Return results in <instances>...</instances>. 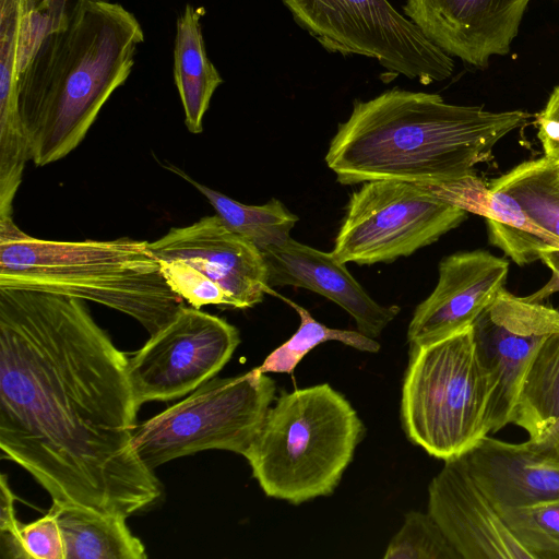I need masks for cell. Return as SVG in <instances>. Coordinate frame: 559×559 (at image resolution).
<instances>
[{
    "instance_id": "obj_3",
    "label": "cell",
    "mask_w": 559,
    "mask_h": 559,
    "mask_svg": "<svg viewBox=\"0 0 559 559\" xmlns=\"http://www.w3.org/2000/svg\"><path fill=\"white\" fill-rule=\"evenodd\" d=\"M144 33L121 4L82 0L50 32L21 72L17 103L29 157L36 166L70 154L102 107L131 73Z\"/></svg>"
},
{
    "instance_id": "obj_34",
    "label": "cell",
    "mask_w": 559,
    "mask_h": 559,
    "mask_svg": "<svg viewBox=\"0 0 559 559\" xmlns=\"http://www.w3.org/2000/svg\"><path fill=\"white\" fill-rule=\"evenodd\" d=\"M537 117L559 121V85L555 87L545 108L537 115Z\"/></svg>"
},
{
    "instance_id": "obj_7",
    "label": "cell",
    "mask_w": 559,
    "mask_h": 559,
    "mask_svg": "<svg viewBox=\"0 0 559 559\" xmlns=\"http://www.w3.org/2000/svg\"><path fill=\"white\" fill-rule=\"evenodd\" d=\"M275 381L257 367L213 377L133 429L141 461L152 471L171 460L218 449L246 455L275 397Z\"/></svg>"
},
{
    "instance_id": "obj_21",
    "label": "cell",
    "mask_w": 559,
    "mask_h": 559,
    "mask_svg": "<svg viewBox=\"0 0 559 559\" xmlns=\"http://www.w3.org/2000/svg\"><path fill=\"white\" fill-rule=\"evenodd\" d=\"M170 170L201 192L230 230L253 243L261 251L267 247L281 245L290 238L289 231L298 222V217L289 212L280 200L273 198L262 205L243 204L195 181L177 167L173 166Z\"/></svg>"
},
{
    "instance_id": "obj_32",
    "label": "cell",
    "mask_w": 559,
    "mask_h": 559,
    "mask_svg": "<svg viewBox=\"0 0 559 559\" xmlns=\"http://www.w3.org/2000/svg\"><path fill=\"white\" fill-rule=\"evenodd\" d=\"M526 443L533 454L538 459L559 465V420L540 438Z\"/></svg>"
},
{
    "instance_id": "obj_11",
    "label": "cell",
    "mask_w": 559,
    "mask_h": 559,
    "mask_svg": "<svg viewBox=\"0 0 559 559\" xmlns=\"http://www.w3.org/2000/svg\"><path fill=\"white\" fill-rule=\"evenodd\" d=\"M240 343L236 326L185 305L128 358L127 373L136 405L191 393L215 377Z\"/></svg>"
},
{
    "instance_id": "obj_14",
    "label": "cell",
    "mask_w": 559,
    "mask_h": 559,
    "mask_svg": "<svg viewBox=\"0 0 559 559\" xmlns=\"http://www.w3.org/2000/svg\"><path fill=\"white\" fill-rule=\"evenodd\" d=\"M508 272L507 260L485 250L443 258L435 289L416 307L409 322V347L435 342L472 325L503 288Z\"/></svg>"
},
{
    "instance_id": "obj_30",
    "label": "cell",
    "mask_w": 559,
    "mask_h": 559,
    "mask_svg": "<svg viewBox=\"0 0 559 559\" xmlns=\"http://www.w3.org/2000/svg\"><path fill=\"white\" fill-rule=\"evenodd\" d=\"M0 498V550L2 558H13L20 522L15 516L14 495L7 476H1Z\"/></svg>"
},
{
    "instance_id": "obj_22",
    "label": "cell",
    "mask_w": 559,
    "mask_h": 559,
    "mask_svg": "<svg viewBox=\"0 0 559 559\" xmlns=\"http://www.w3.org/2000/svg\"><path fill=\"white\" fill-rule=\"evenodd\" d=\"M489 188L512 198L533 222L559 239V163L546 156L523 162Z\"/></svg>"
},
{
    "instance_id": "obj_8",
    "label": "cell",
    "mask_w": 559,
    "mask_h": 559,
    "mask_svg": "<svg viewBox=\"0 0 559 559\" xmlns=\"http://www.w3.org/2000/svg\"><path fill=\"white\" fill-rule=\"evenodd\" d=\"M296 23L330 52L376 59L391 75L423 84L449 79L451 56L388 0H282Z\"/></svg>"
},
{
    "instance_id": "obj_28",
    "label": "cell",
    "mask_w": 559,
    "mask_h": 559,
    "mask_svg": "<svg viewBox=\"0 0 559 559\" xmlns=\"http://www.w3.org/2000/svg\"><path fill=\"white\" fill-rule=\"evenodd\" d=\"M82 0H31L28 36L23 53L24 69L41 40L62 27Z\"/></svg>"
},
{
    "instance_id": "obj_17",
    "label": "cell",
    "mask_w": 559,
    "mask_h": 559,
    "mask_svg": "<svg viewBox=\"0 0 559 559\" xmlns=\"http://www.w3.org/2000/svg\"><path fill=\"white\" fill-rule=\"evenodd\" d=\"M460 457L499 514L559 497V465L535 456L526 441L512 443L487 435Z\"/></svg>"
},
{
    "instance_id": "obj_2",
    "label": "cell",
    "mask_w": 559,
    "mask_h": 559,
    "mask_svg": "<svg viewBox=\"0 0 559 559\" xmlns=\"http://www.w3.org/2000/svg\"><path fill=\"white\" fill-rule=\"evenodd\" d=\"M530 117L523 110L489 111L395 87L354 103L325 162L342 185L394 180L435 186L474 173Z\"/></svg>"
},
{
    "instance_id": "obj_5",
    "label": "cell",
    "mask_w": 559,
    "mask_h": 559,
    "mask_svg": "<svg viewBox=\"0 0 559 559\" xmlns=\"http://www.w3.org/2000/svg\"><path fill=\"white\" fill-rule=\"evenodd\" d=\"M364 425L330 384L282 394L245 455L267 497L293 504L331 495L352 462Z\"/></svg>"
},
{
    "instance_id": "obj_25",
    "label": "cell",
    "mask_w": 559,
    "mask_h": 559,
    "mask_svg": "<svg viewBox=\"0 0 559 559\" xmlns=\"http://www.w3.org/2000/svg\"><path fill=\"white\" fill-rule=\"evenodd\" d=\"M533 559H559V497L500 513Z\"/></svg>"
},
{
    "instance_id": "obj_10",
    "label": "cell",
    "mask_w": 559,
    "mask_h": 559,
    "mask_svg": "<svg viewBox=\"0 0 559 559\" xmlns=\"http://www.w3.org/2000/svg\"><path fill=\"white\" fill-rule=\"evenodd\" d=\"M466 217L425 186L364 182L350 195L332 253L345 264L390 263L431 245Z\"/></svg>"
},
{
    "instance_id": "obj_13",
    "label": "cell",
    "mask_w": 559,
    "mask_h": 559,
    "mask_svg": "<svg viewBox=\"0 0 559 559\" xmlns=\"http://www.w3.org/2000/svg\"><path fill=\"white\" fill-rule=\"evenodd\" d=\"M531 0H406L404 12L451 57L484 68L510 51Z\"/></svg>"
},
{
    "instance_id": "obj_27",
    "label": "cell",
    "mask_w": 559,
    "mask_h": 559,
    "mask_svg": "<svg viewBox=\"0 0 559 559\" xmlns=\"http://www.w3.org/2000/svg\"><path fill=\"white\" fill-rule=\"evenodd\" d=\"M13 558L66 559L62 534L50 509L36 521L20 524Z\"/></svg>"
},
{
    "instance_id": "obj_1",
    "label": "cell",
    "mask_w": 559,
    "mask_h": 559,
    "mask_svg": "<svg viewBox=\"0 0 559 559\" xmlns=\"http://www.w3.org/2000/svg\"><path fill=\"white\" fill-rule=\"evenodd\" d=\"M128 357L84 300L0 288V448L52 501L124 518L158 500Z\"/></svg>"
},
{
    "instance_id": "obj_33",
    "label": "cell",
    "mask_w": 559,
    "mask_h": 559,
    "mask_svg": "<svg viewBox=\"0 0 559 559\" xmlns=\"http://www.w3.org/2000/svg\"><path fill=\"white\" fill-rule=\"evenodd\" d=\"M536 124L545 156L559 163V121L537 117Z\"/></svg>"
},
{
    "instance_id": "obj_26",
    "label": "cell",
    "mask_w": 559,
    "mask_h": 559,
    "mask_svg": "<svg viewBox=\"0 0 559 559\" xmlns=\"http://www.w3.org/2000/svg\"><path fill=\"white\" fill-rule=\"evenodd\" d=\"M384 559H461L429 512L411 511L391 539Z\"/></svg>"
},
{
    "instance_id": "obj_18",
    "label": "cell",
    "mask_w": 559,
    "mask_h": 559,
    "mask_svg": "<svg viewBox=\"0 0 559 559\" xmlns=\"http://www.w3.org/2000/svg\"><path fill=\"white\" fill-rule=\"evenodd\" d=\"M66 559H145V548L124 516L52 501Z\"/></svg>"
},
{
    "instance_id": "obj_6",
    "label": "cell",
    "mask_w": 559,
    "mask_h": 559,
    "mask_svg": "<svg viewBox=\"0 0 559 559\" xmlns=\"http://www.w3.org/2000/svg\"><path fill=\"white\" fill-rule=\"evenodd\" d=\"M492 393L472 325L409 347L401 399L405 435L433 457H457L489 435L487 414Z\"/></svg>"
},
{
    "instance_id": "obj_15",
    "label": "cell",
    "mask_w": 559,
    "mask_h": 559,
    "mask_svg": "<svg viewBox=\"0 0 559 559\" xmlns=\"http://www.w3.org/2000/svg\"><path fill=\"white\" fill-rule=\"evenodd\" d=\"M428 512L461 559H533L511 534L460 456L444 461L431 479Z\"/></svg>"
},
{
    "instance_id": "obj_23",
    "label": "cell",
    "mask_w": 559,
    "mask_h": 559,
    "mask_svg": "<svg viewBox=\"0 0 559 559\" xmlns=\"http://www.w3.org/2000/svg\"><path fill=\"white\" fill-rule=\"evenodd\" d=\"M437 197L467 213L484 216L532 236L542 238L551 247L559 248V239L533 222L509 195L492 191L476 174L471 173L456 180L425 186Z\"/></svg>"
},
{
    "instance_id": "obj_16",
    "label": "cell",
    "mask_w": 559,
    "mask_h": 559,
    "mask_svg": "<svg viewBox=\"0 0 559 559\" xmlns=\"http://www.w3.org/2000/svg\"><path fill=\"white\" fill-rule=\"evenodd\" d=\"M267 284L309 289L335 302L355 320L364 335L376 338L399 314L396 305L374 301L332 252H324L293 238L262 250Z\"/></svg>"
},
{
    "instance_id": "obj_9",
    "label": "cell",
    "mask_w": 559,
    "mask_h": 559,
    "mask_svg": "<svg viewBox=\"0 0 559 559\" xmlns=\"http://www.w3.org/2000/svg\"><path fill=\"white\" fill-rule=\"evenodd\" d=\"M148 249L171 289L197 309L250 308L271 290L262 251L217 214L170 228Z\"/></svg>"
},
{
    "instance_id": "obj_24",
    "label": "cell",
    "mask_w": 559,
    "mask_h": 559,
    "mask_svg": "<svg viewBox=\"0 0 559 559\" xmlns=\"http://www.w3.org/2000/svg\"><path fill=\"white\" fill-rule=\"evenodd\" d=\"M278 296V295H277ZM289 304L299 314L300 324L297 331L282 345L275 348L258 368L264 373H292L298 362L316 346L337 341L361 352L377 353L380 344L359 331L331 329L318 322L308 310L289 299L278 296Z\"/></svg>"
},
{
    "instance_id": "obj_4",
    "label": "cell",
    "mask_w": 559,
    "mask_h": 559,
    "mask_svg": "<svg viewBox=\"0 0 559 559\" xmlns=\"http://www.w3.org/2000/svg\"><path fill=\"white\" fill-rule=\"evenodd\" d=\"M0 288L66 295L136 320L153 335L183 306L164 278L148 241L48 240L0 217Z\"/></svg>"
},
{
    "instance_id": "obj_19",
    "label": "cell",
    "mask_w": 559,
    "mask_h": 559,
    "mask_svg": "<svg viewBox=\"0 0 559 559\" xmlns=\"http://www.w3.org/2000/svg\"><path fill=\"white\" fill-rule=\"evenodd\" d=\"M201 11L187 4L177 21L174 48V79L185 111L187 129L199 134L203 131V117L215 90L223 79L207 58Z\"/></svg>"
},
{
    "instance_id": "obj_31",
    "label": "cell",
    "mask_w": 559,
    "mask_h": 559,
    "mask_svg": "<svg viewBox=\"0 0 559 559\" xmlns=\"http://www.w3.org/2000/svg\"><path fill=\"white\" fill-rule=\"evenodd\" d=\"M542 260L552 272L550 280L537 292L524 297L528 301L542 302L555 293L559 292V248L548 247L539 250Z\"/></svg>"
},
{
    "instance_id": "obj_12",
    "label": "cell",
    "mask_w": 559,
    "mask_h": 559,
    "mask_svg": "<svg viewBox=\"0 0 559 559\" xmlns=\"http://www.w3.org/2000/svg\"><path fill=\"white\" fill-rule=\"evenodd\" d=\"M479 360L493 385L487 428L511 423L524 374L543 341L559 332V310L504 289L472 324Z\"/></svg>"
},
{
    "instance_id": "obj_29",
    "label": "cell",
    "mask_w": 559,
    "mask_h": 559,
    "mask_svg": "<svg viewBox=\"0 0 559 559\" xmlns=\"http://www.w3.org/2000/svg\"><path fill=\"white\" fill-rule=\"evenodd\" d=\"M31 0H0V46L25 49L29 28Z\"/></svg>"
},
{
    "instance_id": "obj_20",
    "label": "cell",
    "mask_w": 559,
    "mask_h": 559,
    "mask_svg": "<svg viewBox=\"0 0 559 559\" xmlns=\"http://www.w3.org/2000/svg\"><path fill=\"white\" fill-rule=\"evenodd\" d=\"M559 420V332L537 348L521 384L511 423L534 441Z\"/></svg>"
}]
</instances>
